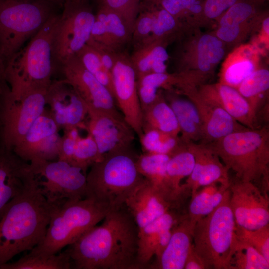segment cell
<instances>
[{"mask_svg": "<svg viewBox=\"0 0 269 269\" xmlns=\"http://www.w3.org/2000/svg\"><path fill=\"white\" fill-rule=\"evenodd\" d=\"M269 88V71L267 69L258 68L245 78L236 89L257 114L264 95Z\"/></svg>", "mask_w": 269, "mask_h": 269, "instance_id": "e575fe53", "label": "cell"}, {"mask_svg": "<svg viewBox=\"0 0 269 269\" xmlns=\"http://www.w3.org/2000/svg\"><path fill=\"white\" fill-rule=\"evenodd\" d=\"M140 4L150 8L154 15V23L151 34L142 44L155 40H165L168 36L177 29L179 24L178 20L166 10L145 0H141Z\"/></svg>", "mask_w": 269, "mask_h": 269, "instance_id": "f35d334b", "label": "cell"}, {"mask_svg": "<svg viewBox=\"0 0 269 269\" xmlns=\"http://www.w3.org/2000/svg\"><path fill=\"white\" fill-rule=\"evenodd\" d=\"M254 4L250 1L239 0L219 18V26L240 27L253 17L255 14Z\"/></svg>", "mask_w": 269, "mask_h": 269, "instance_id": "60d3db41", "label": "cell"}, {"mask_svg": "<svg viewBox=\"0 0 269 269\" xmlns=\"http://www.w3.org/2000/svg\"><path fill=\"white\" fill-rule=\"evenodd\" d=\"M185 145L193 154L195 164L191 173L181 185L183 199L214 183H230L229 170L206 144L190 142Z\"/></svg>", "mask_w": 269, "mask_h": 269, "instance_id": "ac0fdd59", "label": "cell"}, {"mask_svg": "<svg viewBox=\"0 0 269 269\" xmlns=\"http://www.w3.org/2000/svg\"><path fill=\"white\" fill-rule=\"evenodd\" d=\"M165 43V40H155L135 48L130 59L137 78L151 73L152 66L155 62L167 61L169 55Z\"/></svg>", "mask_w": 269, "mask_h": 269, "instance_id": "836d02e7", "label": "cell"}, {"mask_svg": "<svg viewBox=\"0 0 269 269\" xmlns=\"http://www.w3.org/2000/svg\"><path fill=\"white\" fill-rule=\"evenodd\" d=\"M157 5L177 20L187 15L190 6L200 0H143Z\"/></svg>", "mask_w": 269, "mask_h": 269, "instance_id": "bcb514c9", "label": "cell"}, {"mask_svg": "<svg viewBox=\"0 0 269 269\" xmlns=\"http://www.w3.org/2000/svg\"><path fill=\"white\" fill-rule=\"evenodd\" d=\"M195 67L201 77L211 71L223 59L225 54L223 42L215 35H202L196 43Z\"/></svg>", "mask_w": 269, "mask_h": 269, "instance_id": "4dcf8cb0", "label": "cell"}, {"mask_svg": "<svg viewBox=\"0 0 269 269\" xmlns=\"http://www.w3.org/2000/svg\"><path fill=\"white\" fill-rule=\"evenodd\" d=\"M154 20V15L152 9L140 4L139 12L134 23L131 34L135 48L144 43L150 36Z\"/></svg>", "mask_w": 269, "mask_h": 269, "instance_id": "7bdbcfd3", "label": "cell"}, {"mask_svg": "<svg viewBox=\"0 0 269 269\" xmlns=\"http://www.w3.org/2000/svg\"><path fill=\"white\" fill-rule=\"evenodd\" d=\"M142 114L143 130L154 129L179 136L180 129L175 113L161 92H158L155 101L142 110Z\"/></svg>", "mask_w": 269, "mask_h": 269, "instance_id": "83f0119b", "label": "cell"}, {"mask_svg": "<svg viewBox=\"0 0 269 269\" xmlns=\"http://www.w3.org/2000/svg\"><path fill=\"white\" fill-rule=\"evenodd\" d=\"M172 209L138 229L137 261L139 269L149 267L155 256L157 260L170 240L172 228L183 216Z\"/></svg>", "mask_w": 269, "mask_h": 269, "instance_id": "ffe728a7", "label": "cell"}, {"mask_svg": "<svg viewBox=\"0 0 269 269\" xmlns=\"http://www.w3.org/2000/svg\"><path fill=\"white\" fill-rule=\"evenodd\" d=\"M48 87L30 90L17 100L11 98L0 132V140L6 147L12 150L43 112Z\"/></svg>", "mask_w": 269, "mask_h": 269, "instance_id": "8fae6325", "label": "cell"}, {"mask_svg": "<svg viewBox=\"0 0 269 269\" xmlns=\"http://www.w3.org/2000/svg\"><path fill=\"white\" fill-rule=\"evenodd\" d=\"M138 228L124 205L111 209L65 251L72 269H138Z\"/></svg>", "mask_w": 269, "mask_h": 269, "instance_id": "6da1fadb", "label": "cell"}, {"mask_svg": "<svg viewBox=\"0 0 269 269\" xmlns=\"http://www.w3.org/2000/svg\"><path fill=\"white\" fill-rule=\"evenodd\" d=\"M114 97L124 119L139 138L142 135V110L140 103L137 77L130 57L118 52L111 70Z\"/></svg>", "mask_w": 269, "mask_h": 269, "instance_id": "7c38bea8", "label": "cell"}, {"mask_svg": "<svg viewBox=\"0 0 269 269\" xmlns=\"http://www.w3.org/2000/svg\"><path fill=\"white\" fill-rule=\"evenodd\" d=\"M53 42V56L63 64L87 44L95 19L89 0H65Z\"/></svg>", "mask_w": 269, "mask_h": 269, "instance_id": "30bf717a", "label": "cell"}, {"mask_svg": "<svg viewBox=\"0 0 269 269\" xmlns=\"http://www.w3.org/2000/svg\"><path fill=\"white\" fill-rule=\"evenodd\" d=\"M87 107L89 121L85 128L97 145L101 159L110 152L132 147L136 134L122 115Z\"/></svg>", "mask_w": 269, "mask_h": 269, "instance_id": "5bb4252c", "label": "cell"}, {"mask_svg": "<svg viewBox=\"0 0 269 269\" xmlns=\"http://www.w3.org/2000/svg\"><path fill=\"white\" fill-rule=\"evenodd\" d=\"M72 269L71 259L65 250L51 255L28 253L15 262H8L0 266V269Z\"/></svg>", "mask_w": 269, "mask_h": 269, "instance_id": "1f68e13d", "label": "cell"}, {"mask_svg": "<svg viewBox=\"0 0 269 269\" xmlns=\"http://www.w3.org/2000/svg\"><path fill=\"white\" fill-rule=\"evenodd\" d=\"M139 138L144 153L171 155L183 144L179 136L154 129H145Z\"/></svg>", "mask_w": 269, "mask_h": 269, "instance_id": "8d00e7d4", "label": "cell"}, {"mask_svg": "<svg viewBox=\"0 0 269 269\" xmlns=\"http://www.w3.org/2000/svg\"><path fill=\"white\" fill-rule=\"evenodd\" d=\"M165 99L175 113L180 129L179 138L185 144L202 142L203 125L199 113L193 102L169 93Z\"/></svg>", "mask_w": 269, "mask_h": 269, "instance_id": "d4e9b609", "label": "cell"}, {"mask_svg": "<svg viewBox=\"0 0 269 269\" xmlns=\"http://www.w3.org/2000/svg\"><path fill=\"white\" fill-rule=\"evenodd\" d=\"M11 98L9 86L0 84V132L3 125L4 118Z\"/></svg>", "mask_w": 269, "mask_h": 269, "instance_id": "c3c4849f", "label": "cell"}, {"mask_svg": "<svg viewBox=\"0 0 269 269\" xmlns=\"http://www.w3.org/2000/svg\"><path fill=\"white\" fill-rule=\"evenodd\" d=\"M64 130V134L61 137L60 143L58 160L69 163L77 142L81 137L77 128H71Z\"/></svg>", "mask_w": 269, "mask_h": 269, "instance_id": "f6af8a7d", "label": "cell"}, {"mask_svg": "<svg viewBox=\"0 0 269 269\" xmlns=\"http://www.w3.org/2000/svg\"><path fill=\"white\" fill-rule=\"evenodd\" d=\"M194 227L187 215H183L173 227L169 242L161 256L150 268L184 269L193 244Z\"/></svg>", "mask_w": 269, "mask_h": 269, "instance_id": "cb8c5ba5", "label": "cell"}, {"mask_svg": "<svg viewBox=\"0 0 269 269\" xmlns=\"http://www.w3.org/2000/svg\"><path fill=\"white\" fill-rule=\"evenodd\" d=\"M141 0H100V4L119 14L125 22L131 34L139 13Z\"/></svg>", "mask_w": 269, "mask_h": 269, "instance_id": "ee69618b", "label": "cell"}, {"mask_svg": "<svg viewBox=\"0 0 269 269\" xmlns=\"http://www.w3.org/2000/svg\"><path fill=\"white\" fill-rule=\"evenodd\" d=\"M235 226L229 187L221 203L198 220L193 229V247L205 269H229Z\"/></svg>", "mask_w": 269, "mask_h": 269, "instance_id": "52a82bcc", "label": "cell"}, {"mask_svg": "<svg viewBox=\"0 0 269 269\" xmlns=\"http://www.w3.org/2000/svg\"><path fill=\"white\" fill-rule=\"evenodd\" d=\"M236 178L269 190V131L267 126L232 133L206 144Z\"/></svg>", "mask_w": 269, "mask_h": 269, "instance_id": "3957f363", "label": "cell"}, {"mask_svg": "<svg viewBox=\"0 0 269 269\" xmlns=\"http://www.w3.org/2000/svg\"><path fill=\"white\" fill-rule=\"evenodd\" d=\"M51 5L41 0H0V52L5 66L53 14Z\"/></svg>", "mask_w": 269, "mask_h": 269, "instance_id": "ba28073f", "label": "cell"}, {"mask_svg": "<svg viewBox=\"0 0 269 269\" xmlns=\"http://www.w3.org/2000/svg\"><path fill=\"white\" fill-rule=\"evenodd\" d=\"M95 18L105 26L109 47L115 52L131 39V33L121 16L115 11L100 4Z\"/></svg>", "mask_w": 269, "mask_h": 269, "instance_id": "d6a6232c", "label": "cell"}, {"mask_svg": "<svg viewBox=\"0 0 269 269\" xmlns=\"http://www.w3.org/2000/svg\"><path fill=\"white\" fill-rule=\"evenodd\" d=\"M230 184L214 183L199 188L191 196L187 216L192 225L195 226L198 220L208 215L221 203Z\"/></svg>", "mask_w": 269, "mask_h": 269, "instance_id": "f1b7e54d", "label": "cell"}, {"mask_svg": "<svg viewBox=\"0 0 269 269\" xmlns=\"http://www.w3.org/2000/svg\"><path fill=\"white\" fill-rule=\"evenodd\" d=\"M62 65L63 79L88 106L122 115L118 111L115 100L109 90L83 66L76 56Z\"/></svg>", "mask_w": 269, "mask_h": 269, "instance_id": "e0dca14e", "label": "cell"}, {"mask_svg": "<svg viewBox=\"0 0 269 269\" xmlns=\"http://www.w3.org/2000/svg\"><path fill=\"white\" fill-rule=\"evenodd\" d=\"M262 30L263 32L266 34V36L269 37V18L268 16L266 17L263 21L262 22Z\"/></svg>", "mask_w": 269, "mask_h": 269, "instance_id": "816d5d0a", "label": "cell"}, {"mask_svg": "<svg viewBox=\"0 0 269 269\" xmlns=\"http://www.w3.org/2000/svg\"><path fill=\"white\" fill-rule=\"evenodd\" d=\"M239 0H204L203 13L210 19H219L230 7Z\"/></svg>", "mask_w": 269, "mask_h": 269, "instance_id": "7dc6e473", "label": "cell"}, {"mask_svg": "<svg viewBox=\"0 0 269 269\" xmlns=\"http://www.w3.org/2000/svg\"><path fill=\"white\" fill-rule=\"evenodd\" d=\"M124 206L141 228L174 205L147 180L138 186L126 199Z\"/></svg>", "mask_w": 269, "mask_h": 269, "instance_id": "7402d4cb", "label": "cell"}, {"mask_svg": "<svg viewBox=\"0 0 269 269\" xmlns=\"http://www.w3.org/2000/svg\"><path fill=\"white\" fill-rule=\"evenodd\" d=\"M60 129L49 111L45 108L12 150L29 163L57 160L61 138Z\"/></svg>", "mask_w": 269, "mask_h": 269, "instance_id": "9a60e30c", "label": "cell"}, {"mask_svg": "<svg viewBox=\"0 0 269 269\" xmlns=\"http://www.w3.org/2000/svg\"><path fill=\"white\" fill-rule=\"evenodd\" d=\"M33 177L29 163L0 140V210L21 193Z\"/></svg>", "mask_w": 269, "mask_h": 269, "instance_id": "44dd1931", "label": "cell"}, {"mask_svg": "<svg viewBox=\"0 0 269 269\" xmlns=\"http://www.w3.org/2000/svg\"><path fill=\"white\" fill-rule=\"evenodd\" d=\"M195 164L192 153L184 144L170 155L166 168L168 185L177 207L183 200L181 183L191 173Z\"/></svg>", "mask_w": 269, "mask_h": 269, "instance_id": "4316f807", "label": "cell"}, {"mask_svg": "<svg viewBox=\"0 0 269 269\" xmlns=\"http://www.w3.org/2000/svg\"><path fill=\"white\" fill-rule=\"evenodd\" d=\"M250 1L253 2L254 4H255V2L259 3L261 2H263L265 0H249Z\"/></svg>", "mask_w": 269, "mask_h": 269, "instance_id": "db71d44e", "label": "cell"}, {"mask_svg": "<svg viewBox=\"0 0 269 269\" xmlns=\"http://www.w3.org/2000/svg\"><path fill=\"white\" fill-rule=\"evenodd\" d=\"M197 91L203 98L222 108L245 127L252 129L259 128L257 114L236 88L219 83L201 85Z\"/></svg>", "mask_w": 269, "mask_h": 269, "instance_id": "603a6c76", "label": "cell"}, {"mask_svg": "<svg viewBox=\"0 0 269 269\" xmlns=\"http://www.w3.org/2000/svg\"><path fill=\"white\" fill-rule=\"evenodd\" d=\"M29 164L37 186L49 204L58 207L86 197V175L80 168L59 160Z\"/></svg>", "mask_w": 269, "mask_h": 269, "instance_id": "9c48e42d", "label": "cell"}, {"mask_svg": "<svg viewBox=\"0 0 269 269\" xmlns=\"http://www.w3.org/2000/svg\"><path fill=\"white\" fill-rule=\"evenodd\" d=\"M236 238L257 250L269 262V224L255 230H248L236 225Z\"/></svg>", "mask_w": 269, "mask_h": 269, "instance_id": "b9f144b4", "label": "cell"}, {"mask_svg": "<svg viewBox=\"0 0 269 269\" xmlns=\"http://www.w3.org/2000/svg\"><path fill=\"white\" fill-rule=\"evenodd\" d=\"M269 262L255 248L235 237L229 269H269Z\"/></svg>", "mask_w": 269, "mask_h": 269, "instance_id": "d590c367", "label": "cell"}, {"mask_svg": "<svg viewBox=\"0 0 269 269\" xmlns=\"http://www.w3.org/2000/svg\"><path fill=\"white\" fill-rule=\"evenodd\" d=\"M170 155L144 153L138 155L136 164L140 173L176 208L168 185L166 168Z\"/></svg>", "mask_w": 269, "mask_h": 269, "instance_id": "484cf974", "label": "cell"}, {"mask_svg": "<svg viewBox=\"0 0 269 269\" xmlns=\"http://www.w3.org/2000/svg\"><path fill=\"white\" fill-rule=\"evenodd\" d=\"M40 192L34 177L0 210V266L30 251L44 239L54 211Z\"/></svg>", "mask_w": 269, "mask_h": 269, "instance_id": "7a4b0ae2", "label": "cell"}, {"mask_svg": "<svg viewBox=\"0 0 269 269\" xmlns=\"http://www.w3.org/2000/svg\"><path fill=\"white\" fill-rule=\"evenodd\" d=\"M46 101L51 115L60 129L81 126L88 115L87 104L64 79L52 80Z\"/></svg>", "mask_w": 269, "mask_h": 269, "instance_id": "2e32d148", "label": "cell"}, {"mask_svg": "<svg viewBox=\"0 0 269 269\" xmlns=\"http://www.w3.org/2000/svg\"><path fill=\"white\" fill-rule=\"evenodd\" d=\"M230 205L236 225L255 230L269 224L268 193L251 182L236 178L229 186Z\"/></svg>", "mask_w": 269, "mask_h": 269, "instance_id": "4fadbf2b", "label": "cell"}, {"mask_svg": "<svg viewBox=\"0 0 269 269\" xmlns=\"http://www.w3.org/2000/svg\"><path fill=\"white\" fill-rule=\"evenodd\" d=\"M59 17L53 13L6 64L5 78L13 100L30 90L51 84L53 42Z\"/></svg>", "mask_w": 269, "mask_h": 269, "instance_id": "277c9868", "label": "cell"}, {"mask_svg": "<svg viewBox=\"0 0 269 269\" xmlns=\"http://www.w3.org/2000/svg\"><path fill=\"white\" fill-rule=\"evenodd\" d=\"M196 107L203 125L202 142L207 144L219 140L228 134L246 129L222 108L203 98L195 86L180 89Z\"/></svg>", "mask_w": 269, "mask_h": 269, "instance_id": "d6986e66", "label": "cell"}, {"mask_svg": "<svg viewBox=\"0 0 269 269\" xmlns=\"http://www.w3.org/2000/svg\"><path fill=\"white\" fill-rule=\"evenodd\" d=\"M101 159L97 145L92 137L88 134L78 140L69 164L80 168L86 175L87 170Z\"/></svg>", "mask_w": 269, "mask_h": 269, "instance_id": "ab89813d", "label": "cell"}, {"mask_svg": "<svg viewBox=\"0 0 269 269\" xmlns=\"http://www.w3.org/2000/svg\"><path fill=\"white\" fill-rule=\"evenodd\" d=\"M111 209L89 197L66 202L52 214L43 241L29 253L51 255L60 252L102 221Z\"/></svg>", "mask_w": 269, "mask_h": 269, "instance_id": "8992f818", "label": "cell"}, {"mask_svg": "<svg viewBox=\"0 0 269 269\" xmlns=\"http://www.w3.org/2000/svg\"><path fill=\"white\" fill-rule=\"evenodd\" d=\"M75 56L83 66L109 90L114 99L111 72L105 68L97 52L86 44Z\"/></svg>", "mask_w": 269, "mask_h": 269, "instance_id": "74e56055", "label": "cell"}, {"mask_svg": "<svg viewBox=\"0 0 269 269\" xmlns=\"http://www.w3.org/2000/svg\"><path fill=\"white\" fill-rule=\"evenodd\" d=\"M184 269H205L203 262L195 252L193 244L186 258Z\"/></svg>", "mask_w": 269, "mask_h": 269, "instance_id": "681fc988", "label": "cell"}, {"mask_svg": "<svg viewBox=\"0 0 269 269\" xmlns=\"http://www.w3.org/2000/svg\"><path fill=\"white\" fill-rule=\"evenodd\" d=\"M132 147L110 152L95 162L86 174V197L109 205H124L126 199L146 179L136 166Z\"/></svg>", "mask_w": 269, "mask_h": 269, "instance_id": "5b68a950", "label": "cell"}, {"mask_svg": "<svg viewBox=\"0 0 269 269\" xmlns=\"http://www.w3.org/2000/svg\"><path fill=\"white\" fill-rule=\"evenodd\" d=\"M250 49L238 50L231 55L222 68L220 83L237 88L253 72L258 69Z\"/></svg>", "mask_w": 269, "mask_h": 269, "instance_id": "f546056e", "label": "cell"}, {"mask_svg": "<svg viewBox=\"0 0 269 269\" xmlns=\"http://www.w3.org/2000/svg\"><path fill=\"white\" fill-rule=\"evenodd\" d=\"M46 2H47L52 5H62L65 1V0H41Z\"/></svg>", "mask_w": 269, "mask_h": 269, "instance_id": "f5cc1de1", "label": "cell"}, {"mask_svg": "<svg viewBox=\"0 0 269 269\" xmlns=\"http://www.w3.org/2000/svg\"><path fill=\"white\" fill-rule=\"evenodd\" d=\"M0 84L4 86H8L5 78V64L0 52Z\"/></svg>", "mask_w": 269, "mask_h": 269, "instance_id": "f907efd6", "label": "cell"}]
</instances>
